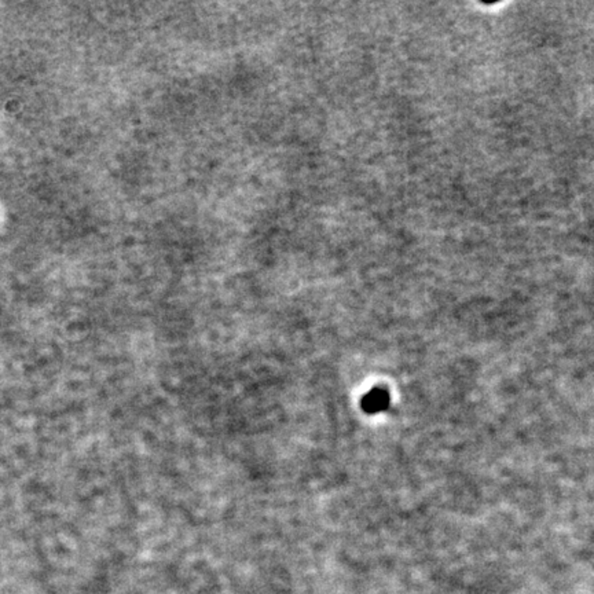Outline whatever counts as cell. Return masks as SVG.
<instances>
[{
  "label": "cell",
  "mask_w": 594,
  "mask_h": 594,
  "mask_svg": "<svg viewBox=\"0 0 594 594\" xmlns=\"http://www.w3.org/2000/svg\"><path fill=\"white\" fill-rule=\"evenodd\" d=\"M387 405V393L381 391H373L371 395L365 399V408H369L371 411H377L378 408H383Z\"/></svg>",
  "instance_id": "obj_1"
}]
</instances>
